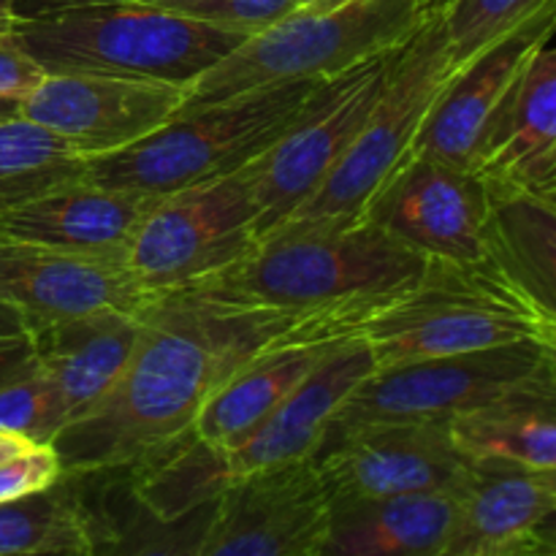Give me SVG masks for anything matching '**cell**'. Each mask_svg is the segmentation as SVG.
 Segmentation results:
<instances>
[{
  "label": "cell",
  "instance_id": "cell-41",
  "mask_svg": "<svg viewBox=\"0 0 556 556\" xmlns=\"http://www.w3.org/2000/svg\"><path fill=\"white\" fill-rule=\"evenodd\" d=\"M16 117H22V101H20V98L0 96V123H5V119H16Z\"/></svg>",
  "mask_w": 556,
  "mask_h": 556
},
{
  "label": "cell",
  "instance_id": "cell-28",
  "mask_svg": "<svg viewBox=\"0 0 556 556\" xmlns=\"http://www.w3.org/2000/svg\"><path fill=\"white\" fill-rule=\"evenodd\" d=\"M68 424L60 391L38 358H33L25 372L0 386V434L27 440V443H49Z\"/></svg>",
  "mask_w": 556,
  "mask_h": 556
},
{
  "label": "cell",
  "instance_id": "cell-43",
  "mask_svg": "<svg viewBox=\"0 0 556 556\" xmlns=\"http://www.w3.org/2000/svg\"><path fill=\"white\" fill-rule=\"evenodd\" d=\"M535 478L548 494H554L556 497V467H548V470H535Z\"/></svg>",
  "mask_w": 556,
  "mask_h": 556
},
{
  "label": "cell",
  "instance_id": "cell-24",
  "mask_svg": "<svg viewBox=\"0 0 556 556\" xmlns=\"http://www.w3.org/2000/svg\"><path fill=\"white\" fill-rule=\"evenodd\" d=\"M448 424L470 456H500L532 470L556 467V375L543 364L525 383Z\"/></svg>",
  "mask_w": 556,
  "mask_h": 556
},
{
  "label": "cell",
  "instance_id": "cell-13",
  "mask_svg": "<svg viewBox=\"0 0 556 556\" xmlns=\"http://www.w3.org/2000/svg\"><path fill=\"white\" fill-rule=\"evenodd\" d=\"M331 500L459 492L472 456L448 421L369 424L315 454Z\"/></svg>",
  "mask_w": 556,
  "mask_h": 556
},
{
  "label": "cell",
  "instance_id": "cell-30",
  "mask_svg": "<svg viewBox=\"0 0 556 556\" xmlns=\"http://www.w3.org/2000/svg\"><path fill=\"white\" fill-rule=\"evenodd\" d=\"M147 3L210 22V25L228 27V30H239L244 36H253L286 20L299 9V0H147Z\"/></svg>",
  "mask_w": 556,
  "mask_h": 556
},
{
  "label": "cell",
  "instance_id": "cell-2",
  "mask_svg": "<svg viewBox=\"0 0 556 556\" xmlns=\"http://www.w3.org/2000/svg\"><path fill=\"white\" fill-rule=\"evenodd\" d=\"M546 318L489 255L427 261L424 271L378 296L293 318L286 337L358 340L378 367L459 356L538 340Z\"/></svg>",
  "mask_w": 556,
  "mask_h": 556
},
{
  "label": "cell",
  "instance_id": "cell-29",
  "mask_svg": "<svg viewBox=\"0 0 556 556\" xmlns=\"http://www.w3.org/2000/svg\"><path fill=\"white\" fill-rule=\"evenodd\" d=\"M546 3L548 0H443L434 9L440 11L448 36L451 60L459 68L486 43L514 30Z\"/></svg>",
  "mask_w": 556,
  "mask_h": 556
},
{
  "label": "cell",
  "instance_id": "cell-12",
  "mask_svg": "<svg viewBox=\"0 0 556 556\" xmlns=\"http://www.w3.org/2000/svg\"><path fill=\"white\" fill-rule=\"evenodd\" d=\"M364 220L427 261H483L492 190L470 168L407 152L372 195Z\"/></svg>",
  "mask_w": 556,
  "mask_h": 556
},
{
  "label": "cell",
  "instance_id": "cell-38",
  "mask_svg": "<svg viewBox=\"0 0 556 556\" xmlns=\"http://www.w3.org/2000/svg\"><path fill=\"white\" fill-rule=\"evenodd\" d=\"M20 25V14H16L14 0H0V33H14Z\"/></svg>",
  "mask_w": 556,
  "mask_h": 556
},
{
  "label": "cell",
  "instance_id": "cell-35",
  "mask_svg": "<svg viewBox=\"0 0 556 556\" xmlns=\"http://www.w3.org/2000/svg\"><path fill=\"white\" fill-rule=\"evenodd\" d=\"M530 556H556V508L548 510L532 532Z\"/></svg>",
  "mask_w": 556,
  "mask_h": 556
},
{
  "label": "cell",
  "instance_id": "cell-23",
  "mask_svg": "<svg viewBox=\"0 0 556 556\" xmlns=\"http://www.w3.org/2000/svg\"><path fill=\"white\" fill-rule=\"evenodd\" d=\"M456 492L331 500L324 556H443Z\"/></svg>",
  "mask_w": 556,
  "mask_h": 556
},
{
  "label": "cell",
  "instance_id": "cell-25",
  "mask_svg": "<svg viewBox=\"0 0 556 556\" xmlns=\"http://www.w3.org/2000/svg\"><path fill=\"white\" fill-rule=\"evenodd\" d=\"M489 190V255L541 309L543 318L556 320V201L535 190Z\"/></svg>",
  "mask_w": 556,
  "mask_h": 556
},
{
  "label": "cell",
  "instance_id": "cell-1",
  "mask_svg": "<svg viewBox=\"0 0 556 556\" xmlns=\"http://www.w3.org/2000/svg\"><path fill=\"white\" fill-rule=\"evenodd\" d=\"M291 324L195 288L157 291L117 383L52 440L63 476L119 472L190 432L212 391Z\"/></svg>",
  "mask_w": 556,
  "mask_h": 556
},
{
  "label": "cell",
  "instance_id": "cell-40",
  "mask_svg": "<svg viewBox=\"0 0 556 556\" xmlns=\"http://www.w3.org/2000/svg\"><path fill=\"white\" fill-rule=\"evenodd\" d=\"M27 445H33V443H27V440H20V438H9V434H0V462L9 459V456H14V454H20V451L27 448Z\"/></svg>",
  "mask_w": 556,
  "mask_h": 556
},
{
  "label": "cell",
  "instance_id": "cell-15",
  "mask_svg": "<svg viewBox=\"0 0 556 556\" xmlns=\"http://www.w3.org/2000/svg\"><path fill=\"white\" fill-rule=\"evenodd\" d=\"M556 33V0L454 68L413 141V155L470 168L478 141L532 54Z\"/></svg>",
  "mask_w": 556,
  "mask_h": 556
},
{
  "label": "cell",
  "instance_id": "cell-5",
  "mask_svg": "<svg viewBox=\"0 0 556 556\" xmlns=\"http://www.w3.org/2000/svg\"><path fill=\"white\" fill-rule=\"evenodd\" d=\"M324 81H288L195 109L117 152L85 157L79 174L109 188L168 195L226 177L269 150Z\"/></svg>",
  "mask_w": 556,
  "mask_h": 556
},
{
  "label": "cell",
  "instance_id": "cell-20",
  "mask_svg": "<svg viewBox=\"0 0 556 556\" xmlns=\"http://www.w3.org/2000/svg\"><path fill=\"white\" fill-rule=\"evenodd\" d=\"M552 508L556 497L538 483L532 467L472 456L443 556H530L532 532Z\"/></svg>",
  "mask_w": 556,
  "mask_h": 556
},
{
  "label": "cell",
  "instance_id": "cell-44",
  "mask_svg": "<svg viewBox=\"0 0 556 556\" xmlns=\"http://www.w3.org/2000/svg\"><path fill=\"white\" fill-rule=\"evenodd\" d=\"M14 195H9V193H0V210H3V206H9V204H14Z\"/></svg>",
  "mask_w": 556,
  "mask_h": 556
},
{
  "label": "cell",
  "instance_id": "cell-42",
  "mask_svg": "<svg viewBox=\"0 0 556 556\" xmlns=\"http://www.w3.org/2000/svg\"><path fill=\"white\" fill-rule=\"evenodd\" d=\"M535 193H541V195H546V199L556 201V161H554L552 172L546 174V179H543V182L535 188Z\"/></svg>",
  "mask_w": 556,
  "mask_h": 556
},
{
  "label": "cell",
  "instance_id": "cell-34",
  "mask_svg": "<svg viewBox=\"0 0 556 556\" xmlns=\"http://www.w3.org/2000/svg\"><path fill=\"white\" fill-rule=\"evenodd\" d=\"M92 3H117V0H14L20 20H30V16L52 14V11L76 9V5H92Z\"/></svg>",
  "mask_w": 556,
  "mask_h": 556
},
{
  "label": "cell",
  "instance_id": "cell-16",
  "mask_svg": "<svg viewBox=\"0 0 556 556\" xmlns=\"http://www.w3.org/2000/svg\"><path fill=\"white\" fill-rule=\"evenodd\" d=\"M130 275L125 255H90L0 237V302L27 329L106 309H139L155 296Z\"/></svg>",
  "mask_w": 556,
  "mask_h": 556
},
{
  "label": "cell",
  "instance_id": "cell-4",
  "mask_svg": "<svg viewBox=\"0 0 556 556\" xmlns=\"http://www.w3.org/2000/svg\"><path fill=\"white\" fill-rule=\"evenodd\" d=\"M16 36L47 74H112L188 87L244 41L147 0L92 3L20 20Z\"/></svg>",
  "mask_w": 556,
  "mask_h": 556
},
{
  "label": "cell",
  "instance_id": "cell-19",
  "mask_svg": "<svg viewBox=\"0 0 556 556\" xmlns=\"http://www.w3.org/2000/svg\"><path fill=\"white\" fill-rule=\"evenodd\" d=\"M556 161V47L521 68L478 141L472 172L489 188L535 190Z\"/></svg>",
  "mask_w": 556,
  "mask_h": 556
},
{
  "label": "cell",
  "instance_id": "cell-18",
  "mask_svg": "<svg viewBox=\"0 0 556 556\" xmlns=\"http://www.w3.org/2000/svg\"><path fill=\"white\" fill-rule=\"evenodd\" d=\"M375 369L378 364L364 342L345 340L337 345L253 432L226 448L212 445L223 483H231L233 478L264 470V467L318 454L334 413Z\"/></svg>",
  "mask_w": 556,
  "mask_h": 556
},
{
  "label": "cell",
  "instance_id": "cell-8",
  "mask_svg": "<svg viewBox=\"0 0 556 556\" xmlns=\"http://www.w3.org/2000/svg\"><path fill=\"white\" fill-rule=\"evenodd\" d=\"M255 161L226 177L168 193L125 248L130 275L147 291H172L217 275L261 242Z\"/></svg>",
  "mask_w": 556,
  "mask_h": 556
},
{
  "label": "cell",
  "instance_id": "cell-6",
  "mask_svg": "<svg viewBox=\"0 0 556 556\" xmlns=\"http://www.w3.org/2000/svg\"><path fill=\"white\" fill-rule=\"evenodd\" d=\"M429 0H351L331 11H293L244 38L185 87L182 109L288 81H326L375 54L394 52L429 20Z\"/></svg>",
  "mask_w": 556,
  "mask_h": 556
},
{
  "label": "cell",
  "instance_id": "cell-45",
  "mask_svg": "<svg viewBox=\"0 0 556 556\" xmlns=\"http://www.w3.org/2000/svg\"><path fill=\"white\" fill-rule=\"evenodd\" d=\"M429 3H432V5H440V3H443V0H429Z\"/></svg>",
  "mask_w": 556,
  "mask_h": 556
},
{
  "label": "cell",
  "instance_id": "cell-14",
  "mask_svg": "<svg viewBox=\"0 0 556 556\" xmlns=\"http://www.w3.org/2000/svg\"><path fill=\"white\" fill-rule=\"evenodd\" d=\"M185 103V87L112 74H47L22 98V117L68 141L81 157L106 155L161 128Z\"/></svg>",
  "mask_w": 556,
  "mask_h": 556
},
{
  "label": "cell",
  "instance_id": "cell-3",
  "mask_svg": "<svg viewBox=\"0 0 556 556\" xmlns=\"http://www.w3.org/2000/svg\"><path fill=\"white\" fill-rule=\"evenodd\" d=\"M424 266V255L367 220L353 226H280L261 237L255 250L237 264L185 288L302 318L391 291L421 275Z\"/></svg>",
  "mask_w": 556,
  "mask_h": 556
},
{
  "label": "cell",
  "instance_id": "cell-39",
  "mask_svg": "<svg viewBox=\"0 0 556 556\" xmlns=\"http://www.w3.org/2000/svg\"><path fill=\"white\" fill-rule=\"evenodd\" d=\"M351 3V0H299L296 11H309V14H318V11H331L340 9V5Z\"/></svg>",
  "mask_w": 556,
  "mask_h": 556
},
{
  "label": "cell",
  "instance_id": "cell-21",
  "mask_svg": "<svg viewBox=\"0 0 556 556\" xmlns=\"http://www.w3.org/2000/svg\"><path fill=\"white\" fill-rule=\"evenodd\" d=\"M139 331L141 307L76 315L30 331L36 358L58 386L68 424L85 416L117 383Z\"/></svg>",
  "mask_w": 556,
  "mask_h": 556
},
{
  "label": "cell",
  "instance_id": "cell-22",
  "mask_svg": "<svg viewBox=\"0 0 556 556\" xmlns=\"http://www.w3.org/2000/svg\"><path fill=\"white\" fill-rule=\"evenodd\" d=\"M337 345H342V340L282 334L280 340L239 364L212 391L190 432L215 448L237 443L266 421Z\"/></svg>",
  "mask_w": 556,
  "mask_h": 556
},
{
  "label": "cell",
  "instance_id": "cell-27",
  "mask_svg": "<svg viewBox=\"0 0 556 556\" xmlns=\"http://www.w3.org/2000/svg\"><path fill=\"white\" fill-rule=\"evenodd\" d=\"M81 161L85 157L68 141L30 119L0 123V193L20 201L79 172Z\"/></svg>",
  "mask_w": 556,
  "mask_h": 556
},
{
  "label": "cell",
  "instance_id": "cell-36",
  "mask_svg": "<svg viewBox=\"0 0 556 556\" xmlns=\"http://www.w3.org/2000/svg\"><path fill=\"white\" fill-rule=\"evenodd\" d=\"M30 334L27 329V320L22 318L20 309H14L11 304L0 302V337H20Z\"/></svg>",
  "mask_w": 556,
  "mask_h": 556
},
{
  "label": "cell",
  "instance_id": "cell-32",
  "mask_svg": "<svg viewBox=\"0 0 556 556\" xmlns=\"http://www.w3.org/2000/svg\"><path fill=\"white\" fill-rule=\"evenodd\" d=\"M47 71L33 60L14 33H0V96L27 98L43 81Z\"/></svg>",
  "mask_w": 556,
  "mask_h": 556
},
{
  "label": "cell",
  "instance_id": "cell-33",
  "mask_svg": "<svg viewBox=\"0 0 556 556\" xmlns=\"http://www.w3.org/2000/svg\"><path fill=\"white\" fill-rule=\"evenodd\" d=\"M33 358H36V348H33L30 334L0 337V386L25 372Z\"/></svg>",
  "mask_w": 556,
  "mask_h": 556
},
{
  "label": "cell",
  "instance_id": "cell-10",
  "mask_svg": "<svg viewBox=\"0 0 556 556\" xmlns=\"http://www.w3.org/2000/svg\"><path fill=\"white\" fill-rule=\"evenodd\" d=\"M394 54L396 49L375 54L356 68L326 79L296 123L255 157L261 237L291 220L334 172L383 92Z\"/></svg>",
  "mask_w": 556,
  "mask_h": 556
},
{
  "label": "cell",
  "instance_id": "cell-17",
  "mask_svg": "<svg viewBox=\"0 0 556 556\" xmlns=\"http://www.w3.org/2000/svg\"><path fill=\"white\" fill-rule=\"evenodd\" d=\"M161 199L90 182L74 172L3 206L0 237L71 253L125 255L139 223Z\"/></svg>",
  "mask_w": 556,
  "mask_h": 556
},
{
  "label": "cell",
  "instance_id": "cell-31",
  "mask_svg": "<svg viewBox=\"0 0 556 556\" xmlns=\"http://www.w3.org/2000/svg\"><path fill=\"white\" fill-rule=\"evenodd\" d=\"M63 478L60 459L49 443H33L0 462V503L41 492Z\"/></svg>",
  "mask_w": 556,
  "mask_h": 556
},
{
  "label": "cell",
  "instance_id": "cell-11",
  "mask_svg": "<svg viewBox=\"0 0 556 556\" xmlns=\"http://www.w3.org/2000/svg\"><path fill=\"white\" fill-rule=\"evenodd\" d=\"M331 497L315 456L226 483L199 556H324Z\"/></svg>",
  "mask_w": 556,
  "mask_h": 556
},
{
  "label": "cell",
  "instance_id": "cell-26",
  "mask_svg": "<svg viewBox=\"0 0 556 556\" xmlns=\"http://www.w3.org/2000/svg\"><path fill=\"white\" fill-rule=\"evenodd\" d=\"M96 554L79 476L0 503V556Z\"/></svg>",
  "mask_w": 556,
  "mask_h": 556
},
{
  "label": "cell",
  "instance_id": "cell-9",
  "mask_svg": "<svg viewBox=\"0 0 556 556\" xmlns=\"http://www.w3.org/2000/svg\"><path fill=\"white\" fill-rule=\"evenodd\" d=\"M543 364L541 342L521 340L459 356L378 367L342 402L318 451L369 424L451 421L525 383Z\"/></svg>",
  "mask_w": 556,
  "mask_h": 556
},
{
  "label": "cell",
  "instance_id": "cell-7",
  "mask_svg": "<svg viewBox=\"0 0 556 556\" xmlns=\"http://www.w3.org/2000/svg\"><path fill=\"white\" fill-rule=\"evenodd\" d=\"M454 68L443 20L440 11L432 9L429 20L413 33L410 41L396 49L383 92L334 172L315 190L313 199L282 226L362 223L380 185L413 150L429 106L451 79Z\"/></svg>",
  "mask_w": 556,
  "mask_h": 556
},
{
  "label": "cell",
  "instance_id": "cell-37",
  "mask_svg": "<svg viewBox=\"0 0 556 556\" xmlns=\"http://www.w3.org/2000/svg\"><path fill=\"white\" fill-rule=\"evenodd\" d=\"M538 342H541L543 348V358H546V364L556 375V320H546V324H543L541 334H538Z\"/></svg>",
  "mask_w": 556,
  "mask_h": 556
}]
</instances>
